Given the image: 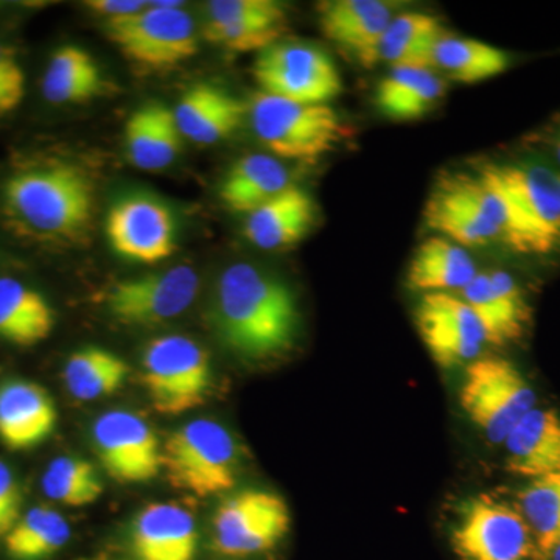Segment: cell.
Returning a JSON list of instances; mask_svg holds the SVG:
<instances>
[{
	"instance_id": "obj_36",
	"label": "cell",
	"mask_w": 560,
	"mask_h": 560,
	"mask_svg": "<svg viewBox=\"0 0 560 560\" xmlns=\"http://www.w3.org/2000/svg\"><path fill=\"white\" fill-rule=\"evenodd\" d=\"M47 499L68 508L91 506L105 492L97 467L80 456H58L40 478Z\"/></svg>"
},
{
	"instance_id": "obj_16",
	"label": "cell",
	"mask_w": 560,
	"mask_h": 560,
	"mask_svg": "<svg viewBox=\"0 0 560 560\" xmlns=\"http://www.w3.org/2000/svg\"><path fill=\"white\" fill-rule=\"evenodd\" d=\"M415 323L430 355L445 370L480 359L488 342L477 316L456 293L423 294Z\"/></svg>"
},
{
	"instance_id": "obj_9",
	"label": "cell",
	"mask_w": 560,
	"mask_h": 560,
	"mask_svg": "<svg viewBox=\"0 0 560 560\" xmlns=\"http://www.w3.org/2000/svg\"><path fill=\"white\" fill-rule=\"evenodd\" d=\"M460 407L493 444H503L510 431L536 408V393L512 361L485 357L467 364Z\"/></svg>"
},
{
	"instance_id": "obj_20",
	"label": "cell",
	"mask_w": 560,
	"mask_h": 560,
	"mask_svg": "<svg viewBox=\"0 0 560 560\" xmlns=\"http://www.w3.org/2000/svg\"><path fill=\"white\" fill-rule=\"evenodd\" d=\"M456 294L477 316L489 345L503 346L523 334L529 318L528 305L521 287L508 272H478L469 285Z\"/></svg>"
},
{
	"instance_id": "obj_24",
	"label": "cell",
	"mask_w": 560,
	"mask_h": 560,
	"mask_svg": "<svg viewBox=\"0 0 560 560\" xmlns=\"http://www.w3.org/2000/svg\"><path fill=\"white\" fill-rule=\"evenodd\" d=\"M506 467L518 477H545L560 470V416L547 408H533L503 441Z\"/></svg>"
},
{
	"instance_id": "obj_28",
	"label": "cell",
	"mask_w": 560,
	"mask_h": 560,
	"mask_svg": "<svg viewBox=\"0 0 560 560\" xmlns=\"http://www.w3.org/2000/svg\"><path fill=\"white\" fill-rule=\"evenodd\" d=\"M445 91L444 77L434 70L390 69L377 84L375 106L389 120H418L444 98Z\"/></svg>"
},
{
	"instance_id": "obj_8",
	"label": "cell",
	"mask_w": 560,
	"mask_h": 560,
	"mask_svg": "<svg viewBox=\"0 0 560 560\" xmlns=\"http://www.w3.org/2000/svg\"><path fill=\"white\" fill-rule=\"evenodd\" d=\"M179 2H149L139 13L106 21L110 43L136 68L162 72L198 51L194 20Z\"/></svg>"
},
{
	"instance_id": "obj_12",
	"label": "cell",
	"mask_w": 560,
	"mask_h": 560,
	"mask_svg": "<svg viewBox=\"0 0 560 560\" xmlns=\"http://www.w3.org/2000/svg\"><path fill=\"white\" fill-rule=\"evenodd\" d=\"M452 547L459 560H529L536 556L521 510L488 495L471 499L463 508Z\"/></svg>"
},
{
	"instance_id": "obj_27",
	"label": "cell",
	"mask_w": 560,
	"mask_h": 560,
	"mask_svg": "<svg viewBox=\"0 0 560 560\" xmlns=\"http://www.w3.org/2000/svg\"><path fill=\"white\" fill-rule=\"evenodd\" d=\"M54 307L50 302L21 280L0 278V338L33 348L46 341L55 329Z\"/></svg>"
},
{
	"instance_id": "obj_4",
	"label": "cell",
	"mask_w": 560,
	"mask_h": 560,
	"mask_svg": "<svg viewBox=\"0 0 560 560\" xmlns=\"http://www.w3.org/2000/svg\"><path fill=\"white\" fill-rule=\"evenodd\" d=\"M161 471L172 488L197 499L230 492L237 480V444L215 420H191L162 442Z\"/></svg>"
},
{
	"instance_id": "obj_29",
	"label": "cell",
	"mask_w": 560,
	"mask_h": 560,
	"mask_svg": "<svg viewBox=\"0 0 560 560\" xmlns=\"http://www.w3.org/2000/svg\"><path fill=\"white\" fill-rule=\"evenodd\" d=\"M290 186L289 168L278 158L254 153L232 165L221 184L220 198L228 209L248 215Z\"/></svg>"
},
{
	"instance_id": "obj_30",
	"label": "cell",
	"mask_w": 560,
	"mask_h": 560,
	"mask_svg": "<svg viewBox=\"0 0 560 560\" xmlns=\"http://www.w3.org/2000/svg\"><path fill=\"white\" fill-rule=\"evenodd\" d=\"M106 81L90 51L61 46L51 55L43 77V95L54 105H79L101 97Z\"/></svg>"
},
{
	"instance_id": "obj_14",
	"label": "cell",
	"mask_w": 560,
	"mask_h": 560,
	"mask_svg": "<svg viewBox=\"0 0 560 560\" xmlns=\"http://www.w3.org/2000/svg\"><path fill=\"white\" fill-rule=\"evenodd\" d=\"M92 444L105 474L119 485H143L161 474L156 431L130 411H108L92 425Z\"/></svg>"
},
{
	"instance_id": "obj_11",
	"label": "cell",
	"mask_w": 560,
	"mask_h": 560,
	"mask_svg": "<svg viewBox=\"0 0 560 560\" xmlns=\"http://www.w3.org/2000/svg\"><path fill=\"white\" fill-rule=\"evenodd\" d=\"M289 504L270 490L246 489L221 501L213 514V541L221 555L243 558L270 551L289 534Z\"/></svg>"
},
{
	"instance_id": "obj_1",
	"label": "cell",
	"mask_w": 560,
	"mask_h": 560,
	"mask_svg": "<svg viewBox=\"0 0 560 560\" xmlns=\"http://www.w3.org/2000/svg\"><path fill=\"white\" fill-rule=\"evenodd\" d=\"M293 291L253 264H234L221 272L213 302L217 334L228 349L250 360L287 352L300 329Z\"/></svg>"
},
{
	"instance_id": "obj_35",
	"label": "cell",
	"mask_w": 560,
	"mask_h": 560,
	"mask_svg": "<svg viewBox=\"0 0 560 560\" xmlns=\"http://www.w3.org/2000/svg\"><path fill=\"white\" fill-rule=\"evenodd\" d=\"M517 508L533 534L537 559L547 560L560 540V470L530 480L518 493Z\"/></svg>"
},
{
	"instance_id": "obj_6",
	"label": "cell",
	"mask_w": 560,
	"mask_h": 560,
	"mask_svg": "<svg viewBox=\"0 0 560 560\" xmlns=\"http://www.w3.org/2000/svg\"><path fill=\"white\" fill-rule=\"evenodd\" d=\"M254 135L275 158L315 162L348 139L349 128L329 105H305L257 92L249 106Z\"/></svg>"
},
{
	"instance_id": "obj_33",
	"label": "cell",
	"mask_w": 560,
	"mask_h": 560,
	"mask_svg": "<svg viewBox=\"0 0 560 560\" xmlns=\"http://www.w3.org/2000/svg\"><path fill=\"white\" fill-rule=\"evenodd\" d=\"M130 371V364L117 353L86 346L69 357L62 377L73 399L92 401L116 394L128 381Z\"/></svg>"
},
{
	"instance_id": "obj_3",
	"label": "cell",
	"mask_w": 560,
	"mask_h": 560,
	"mask_svg": "<svg viewBox=\"0 0 560 560\" xmlns=\"http://www.w3.org/2000/svg\"><path fill=\"white\" fill-rule=\"evenodd\" d=\"M427 228L464 248L506 245L511 217L499 187L481 171L447 173L436 180L423 209Z\"/></svg>"
},
{
	"instance_id": "obj_10",
	"label": "cell",
	"mask_w": 560,
	"mask_h": 560,
	"mask_svg": "<svg viewBox=\"0 0 560 560\" xmlns=\"http://www.w3.org/2000/svg\"><path fill=\"white\" fill-rule=\"evenodd\" d=\"M254 80L260 92L305 105H327L342 92L340 70L312 44L279 40L257 55Z\"/></svg>"
},
{
	"instance_id": "obj_26",
	"label": "cell",
	"mask_w": 560,
	"mask_h": 560,
	"mask_svg": "<svg viewBox=\"0 0 560 560\" xmlns=\"http://www.w3.org/2000/svg\"><path fill=\"white\" fill-rule=\"evenodd\" d=\"M478 275L469 250L433 235L420 243L408 268V285L420 293H459Z\"/></svg>"
},
{
	"instance_id": "obj_23",
	"label": "cell",
	"mask_w": 560,
	"mask_h": 560,
	"mask_svg": "<svg viewBox=\"0 0 560 560\" xmlns=\"http://www.w3.org/2000/svg\"><path fill=\"white\" fill-rule=\"evenodd\" d=\"M316 219L315 201L296 186L280 191L246 215L245 237L264 250L290 248L311 232Z\"/></svg>"
},
{
	"instance_id": "obj_18",
	"label": "cell",
	"mask_w": 560,
	"mask_h": 560,
	"mask_svg": "<svg viewBox=\"0 0 560 560\" xmlns=\"http://www.w3.org/2000/svg\"><path fill=\"white\" fill-rule=\"evenodd\" d=\"M394 9L381 0H329L318 5L324 36L363 68L377 65L378 44Z\"/></svg>"
},
{
	"instance_id": "obj_22",
	"label": "cell",
	"mask_w": 560,
	"mask_h": 560,
	"mask_svg": "<svg viewBox=\"0 0 560 560\" xmlns=\"http://www.w3.org/2000/svg\"><path fill=\"white\" fill-rule=\"evenodd\" d=\"M173 113L183 138L213 145L241 127L246 105L219 86L200 83L180 95Z\"/></svg>"
},
{
	"instance_id": "obj_7",
	"label": "cell",
	"mask_w": 560,
	"mask_h": 560,
	"mask_svg": "<svg viewBox=\"0 0 560 560\" xmlns=\"http://www.w3.org/2000/svg\"><path fill=\"white\" fill-rule=\"evenodd\" d=\"M140 381L154 411L186 415L208 399L212 385L209 353L183 335L154 338L143 350Z\"/></svg>"
},
{
	"instance_id": "obj_25",
	"label": "cell",
	"mask_w": 560,
	"mask_h": 560,
	"mask_svg": "<svg viewBox=\"0 0 560 560\" xmlns=\"http://www.w3.org/2000/svg\"><path fill=\"white\" fill-rule=\"evenodd\" d=\"M175 113L160 102L147 103L128 117L124 142L128 160L145 172H160L172 165L180 150Z\"/></svg>"
},
{
	"instance_id": "obj_13",
	"label": "cell",
	"mask_w": 560,
	"mask_h": 560,
	"mask_svg": "<svg viewBox=\"0 0 560 560\" xmlns=\"http://www.w3.org/2000/svg\"><path fill=\"white\" fill-rule=\"evenodd\" d=\"M200 276L189 265L121 280L106 296L110 315L127 326H160L189 311Z\"/></svg>"
},
{
	"instance_id": "obj_5",
	"label": "cell",
	"mask_w": 560,
	"mask_h": 560,
	"mask_svg": "<svg viewBox=\"0 0 560 560\" xmlns=\"http://www.w3.org/2000/svg\"><path fill=\"white\" fill-rule=\"evenodd\" d=\"M482 173L503 195L511 217L506 245L545 254L560 238V173L547 165H485Z\"/></svg>"
},
{
	"instance_id": "obj_34",
	"label": "cell",
	"mask_w": 560,
	"mask_h": 560,
	"mask_svg": "<svg viewBox=\"0 0 560 560\" xmlns=\"http://www.w3.org/2000/svg\"><path fill=\"white\" fill-rule=\"evenodd\" d=\"M72 530L60 512L47 506L25 511L9 536L5 550L14 560H44L68 545Z\"/></svg>"
},
{
	"instance_id": "obj_37",
	"label": "cell",
	"mask_w": 560,
	"mask_h": 560,
	"mask_svg": "<svg viewBox=\"0 0 560 560\" xmlns=\"http://www.w3.org/2000/svg\"><path fill=\"white\" fill-rule=\"evenodd\" d=\"M24 97V69L14 50L0 40V117L13 113Z\"/></svg>"
},
{
	"instance_id": "obj_17",
	"label": "cell",
	"mask_w": 560,
	"mask_h": 560,
	"mask_svg": "<svg viewBox=\"0 0 560 560\" xmlns=\"http://www.w3.org/2000/svg\"><path fill=\"white\" fill-rule=\"evenodd\" d=\"M285 21V9L272 0H213L202 33L224 49L260 54L279 43Z\"/></svg>"
},
{
	"instance_id": "obj_19",
	"label": "cell",
	"mask_w": 560,
	"mask_h": 560,
	"mask_svg": "<svg viewBox=\"0 0 560 560\" xmlns=\"http://www.w3.org/2000/svg\"><path fill=\"white\" fill-rule=\"evenodd\" d=\"M58 423V408L49 390L32 381L0 385V442L11 452L31 451L49 440Z\"/></svg>"
},
{
	"instance_id": "obj_15",
	"label": "cell",
	"mask_w": 560,
	"mask_h": 560,
	"mask_svg": "<svg viewBox=\"0 0 560 560\" xmlns=\"http://www.w3.org/2000/svg\"><path fill=\"white\" fill-rule=\"evenodd\" d=\"M110 248L143 265L167 260L176 250V221L164 202L131 195L110 208L105 223Z\"/></svg>"
},
{
	"instance_id": "obj_32",
	"label": "cell",
	"mask_w": 560,
	"mask_h": 560,
	"mask_svg": "<svg viewBox=\"0 0 560 560\" xmlns=\"http://www.w3.org/2000/svg\"><path fill=\"white\" fill-rule=\"evenodd\" d=\"M506 51L485 40L460 38L445 33L431 57V70H440L445 79L475 84L501 75L510 68Z\"/></svg>"
},
{
	"instance_id": "obj_40",
	"label": "cell",
	"mask_w": 560,
	"mask_h": 560,
	"mask_svg": "<svg viewBox=\"0 0 560 560\" xmlns=\"http://www.w3.org/2000/svg\"><path fill=\"white\" fill-rule=\"evenodd\" d=\"M547 560H560V540L555 545Z\"/></svg>"
},
{
	"instance_id": "obj_41",
	"label": "cell",
	"mask_w": 560,
	"mask_h": 560,
	"mask_svg": "<svg viewBox=\"0 0 560 560\" xmlns=\"http://www.w3.org/2000/svg\"><path fill=\"white\" fill-rule=\"evenodd\" d=\"M556 150H558V158L560 161V132H559L558 142H556Z\"/></svg>"
},
{
	"instance_id": "obj_39",
	"label": "cell",
	"mask_w": 560,
	"mask_h": 560,
	"mask_svg": "<svg viewBox=\"0 0 560 560\" xmlns=\"http://www.w3.org/2000/svg\"><path fill=\"white\" fill-rule=\"evenodd\" d=\"M147 5L149 2H139V0H90L86 2L88 10L101 14L106 21L139 13Z\"/></svg>"
},
{
	"instance_id": "obj_31",
	"label": "cell",
	"mask_w": 560,
	"mask_h": 560,
	"mask_svg": "<svg viewBox=\"0 0 560 560\" xmlns=\"http://www.w3.org/2000/svg\"><path fill=\"white\" fill-rule=\"evenodd\" d=\"M440 18L433 14H397L383 33L377 50L378 62H386L390 69L419 68L431 70V57L438 40L445 35Z\"/></svg>"
},
{
	"instance_id": "obj_38",
	"label": "cell",
	"mask_w": 560,
	"mask_h": 560,
	"mask_svg": "<svg viewBox=\"0 0 560 560\" xmlns=\"http://www.w3.org/2000/svg\"><path fill=\"white\" fill-rule=\"evenodd\" d=\"M24 514V492L16 474L0 460V540L9 536Z\"/></svg>"
},
{
	"instance_id": "obj_2",
	"label": "cell",
	"mask_w": 560,
	"mask_h": 560,
	"mask_svg": "<svg viewBox=\"0 0 560 560\" xmlns=\"http://www.w3.org/2000/svg\"><path fill=\"white\" fill-rule=\"evenodd\" d=\"M3 200L10 215L49 238H72L86 230L94 213V186L70 164L28 168L7 180Z\"/></svg>"
},
{
	"instance_id": "obj_21",
	"label": "cell",
	"mask_w": 560,
	"mask_h": 560,
	"mask_svg": "<svg viewBox=\"0 0 560 560\" xmlns=\"http://www.w3.org/2000/svg\"><path fill=\"white\" fill-rule=\"evenodd\" d=\"M131 547L138 560H194L198 547L195 517L171 501L147 504L132 525Z\"/></svg>"
}]
</instances>
